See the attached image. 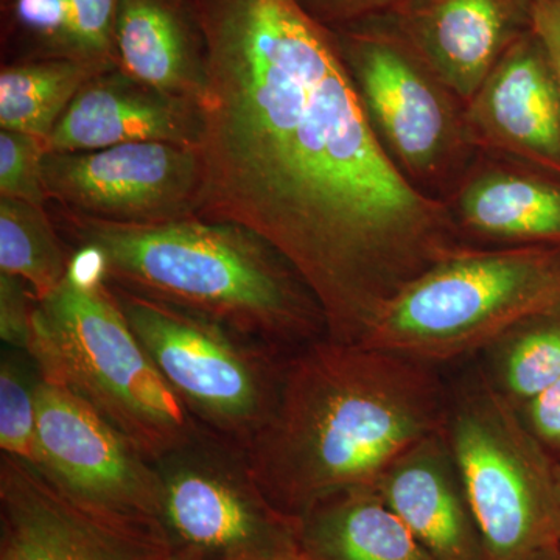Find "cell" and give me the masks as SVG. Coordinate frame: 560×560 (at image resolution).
Instances as JSON below:
<instances>
[{
  "label": "cell",
  "instance_id": "6da1fadb",
  "mask_svg": "<svg viewBox=\"0 0 560 560\" xmlns=\"http://www.w3.org/2000/svg\"><path fill=\"white\" fill-rule=\"evenodd\" d=\"M205 86L198 215L270 243L355 345L405 285L466 245L375 138L329 28L296 0H189Z\"/></svg>",
  "mask_w": 560,
  "mask_h": 560
},
{
  "label": "cell",
  "instance_id": "7a4b0ae2",
  "mask_svg": "<svg viewBox=\"0 0 560 560\" xmlns=\"http://www.w3.org/2000/svg\"><path fill=\"white\" fill-rule=\"evenodd\" d=\"M447 400L431 364L320 338L287 360L275 410L246 463L265 495L301 518L374 486L394 460L441 433Z\"/></svg>",
  "mask_w": 560,
  "mask_h": 560
},
{
  "label": "cell",
  "instance_id": "3957f363",
  "mask_svg": "<svg viewBox=\"0 0 560 560\" xmlns=\"http://www.w3.org/2000/svg\"><path fill=\"white\" fill-rule=\"evenodd\" d=\"M79 248L101 257L110 287L164 302L293 355L327 337L318 301L296 270L238 224L194 215L119 224L66 212Z\"/></svg>",
  "mask_w": 560,
  "mask_h": 560
},
{
  "label": "cell",
  "instance_id": "277c9868",
  "mask_svg": "<svg viewBox=\"0 0 560 560\" xmlns=\"http://www.w3.org/2000/svg\"><path fill=\"white\" fill-rule=\"evenodd\" d=\"M27 352L40 377L75 393L153 463L201 433L125 318L95 250L77 248L65 280L35 302Z\"/></svg>",
  "mask_w": 560,
  "mask_h": 560
},
{
  "label": "cell",
  "instance_id": "5b68a950",
  "mask_svg": "<svg viewBox=\"0 0 560 560\" xmlns=\"http://www.w3.org/2000/svg\"><path fill=\"white\" fill-rule=\"evenodd\" d=\"M560 307V245H463L382 308L360 345L436 364Z\"/></svg>",
  "mask_w": 560,
  "mask_h": 560
},
{
  "label": "cell",
  "instance_id": "8992f818",
  "mask_svg": "<svg viewBox=\"0 0 560 560\" xmlns=\"http://www.w3.org/2000/svg\"><path fill=\"white\" fill-rule=\"evenodd\" d=\"M444 436L486 560H534L560 548L555 455L485 374L448 397Z\"/></svg>",
  "mask_w": 560,
  "mask_h": 560
},
{
  "label": "cell",
  "instance_id": "52a82bcc",
  "mask_svg": "<svg viewBox=\"0 0 560 560\" xmlns=\"http://www.w3.org/2000/svg\"><path fill=\"white\" fill-rule=\"evenodd\" d=\"M330 32L382 149L412 187L444 201L478 154L466 105L385 14Z\"/></svg>",
  "mask_w": 560,
  "mask_h": 560
},
{
  "label": "cell",
  "instance_id": "ba28073f",
  "mask_svg": "<svg viewBox=\"0 0 560 560\" xmlns=\"http://www.w3.org/2000/svg\"><path fill=\"white\" fill-rule=\"evenodd\" d=\"M109 289L198 430L248 451L271 418L289 357L173 305Z\"/></svg>",
  "mask_w": 560,
  "mask_h": 560
},
{
  "label": "cell",
  "instance_id": "9c48e42d",
  "mask_svg": "<svg viewBox=\"0 0 560 560\" xmlns=\"http://www.w3.org/2000/svg\"><path fill=\"white\" fill-rule=\"evenodd\" d=\"M160 537L173 560H296L301 518L254 480L245 452L198 434L156 460Z\"/></svg>",
  "mask_w": 560,
  "mask_h": 560
},
{
  "label": "cell",
  "instance_id": "30bf717a",
  "mask_svg": "<svg viewBox=\"0 0 560 560\" xmlns=\"http://www.w3.org/2000/svg\"><path fill=\"white\" fill-rule=\"evenodd\" d=\"M36 420V469L51 485L106 521L162 544L161 478L153 460L61 383L39 377Z\"/></svg>",
  "mask_w": 560,
  "mask_h": 560
},
{
  "label": "cell",
  "instance_id": "8fae6325",
  "mask_svg": "<svg viewBox=\"0 0 560 560\" xmlns=\"http://www.w3.org/2000/svg\"><path fill=\"white\" fill-rule=\"evenodd\" d=\"M50 200L68 212L119 224L198 215L202 162L195 147L139 142L44 156Z\"/></svg>",
  "mask_w": 560,
  "mask_h": 560
},
{
  "label": "cell",
  "instance_id": "7c38bea8",
  "mask_svg": "<svg viewBox=\"0 0 560 560\" xmlns=\"http://www.w3.org/2000/svg\"><path fill=\"white\" fill-rule=\"evenodd\" d=\"M156 537L81 506L32 464L0 456V560H167Z\"/></svg>",
  "mask_w": 560,
  "mask_h": 560
},
{
  "label": "cell",
  "instance_id": "4fadbf2b",
  "mask_svg": "<svg viewBox=\"0 0 560 560\" xmlns=\"http://www.w3.org/2000/svg\"><path fill=\"white\" fill-rule=\"evenodd\" d=\"M478 151L560 178V90L533 31L512 44L466 105Z\"/></svg>",
  "mask_w": 560,
  "mask_h": 560
},
{
  "label": "cell",
  "instance_id": "5bb4252c",
  "mask_svg": "<svg viewBox=\"0 0 560 560\" xmlns=\"http://www.w3.org/2000/svg\"><path fill=\"white\" fill-rule=\"evenodd\" d=\"M534 0H404L385 16L464 105L515 40Z\"/></svg>",
  "mask_w": 560,
  "mask_h": 560
},
{
  "label": "cell",
  "instance_id": "9a60e30c",
  "mask_svg": "<svg viewBox=\"0 0 560 560\" xmlns=\"http://www.w3.org/2000/svg\"><path fill=\"white\" fill-rule=\"evenodd\" d=\"M442 202L466 245H560V178L510 158L478 151Z\"/></svg>",
  "mask_w": 560,
  "mask_h": 560
},
{
  "label": "cell",
  "instance_id": "2e32d148",
  "mask_svg": "<svg viewBox=\"0 0 560 560\" xmlns=\"http://www.w3.org/2000/svg\"><path fill=\"white\" fill-rule=\"evenodd\" d=\"M139 142L200 149V109L197 103L150 90L116 68L77 94L46 140V150L79 153Z\"/></svg>",
  "mask_w": 560,
  "mask_h": 560
},
{
  "label": "cell",
  "instance_id": "e0dca14e",
  "mask_svg": "<svg viewBox=\"0 0 560 560\" xmlns=\"http://www.w3.org/2000/svg\"><path fill=\"white\" fill-rule=\"evenodd\" d=\"M374 488L434 560H486L444 430L394 460Z\"/></svg>",
  "mask_w": 560,
  "mask_h": 560
},
{
  "label": "cell",
  "instance_id": "ac0fdd59",
  "mask_svg": "<svg viewBox=\"0 0 560 560\" xmlns=\"http://www.w3.org/2000/svg\"><path fill=\"white\" fill-rule=\"evenodd\" d=\"M114 55L117 69L143 86L200 102L205 51L189 0H119Z\"/></svg>",
  "mask_w": 560,
  "mask_h": 560
},
{
  "label": "cell",
  "instance_id": "d6986e66",
  "mask_svg": "<svg viewBox=\"0 0 560 560\" xmlns=\"http://www.w3.org/2000/svg\"><path fill=\"white\" fill-rule=\"evenodd\" d=\"M301 541L312 560H434L374 486L302 515Z\"/></svg>",
  "mask_w": 560,
  "mask_h": 560
},
{
  "label": "cell",
  "instance_id": "ffe728a7",
  "mask_svg": "<svg viewBox=\"0 0 560 560\" xmlns=\"http://www.w3.org/2000/svg\"><path fill=\"white\" fill-rule=\"evenodd\" d=\"M75 58L46 57L3 68L0 73V128L46 142L77 94L106 70Z\"/></svg>",
  "mask_w": 560,
  "mask_h": 560
},
{
  "label": "cell",
  "instance_id": "44dd1931",
  "mask_svg": "<svg viewBox=\"0 0 560 560\" xmlns=\"http://www.w3.org/2000/svg\"><path fill=\"white\" fill-rule=\"evenodd\" d=\"M490 385L521 408L560 381V307L518 324L490 346Z\"/></svg>",
  "mask_w": 560,
  "mask_h": 560
},
{
  "label": "cell",
  "instance_id": "7402d4cb",
  "mask_svg": "<svg viewBox=\"0 0 560 560\" xmlns=\"http://www.w3.org/2000/svg\"><path fill=\"white\" fill-rule=\"evenodd\" d=\"M70 259L46 209L0 197V272L20 278L43 301L68 276Z\"/></svg>",
  "mask_w": 560,
  "mask_h": 560
},
{
  "label": "cell",
  "instance_id": "603a6c76",
  "mask_svg": "<svg viewBox=\"0 0 560 560\" xmlns=\"http://www.w3.org/2000/svg\"><path fill=\"white\" fill-rule=\"evenodd\" d=\"M39 371L27 350L7 348L0 361V451L39 464L36 388Z\"/></svg>",
  "mask_w": 560,
  "mask_h": 560
},
{
  "label": "cell",
  "instance_id": "cb8c5ba5",
  "mask_svg": "<svg viewBox=\"0 0 560 560\" xmlns=\"http://www.w3.org/2000/svg\"><path fill=\"white\" fill-rule=\"evenodd\" d=\"M46 142L22 132H0V197L31 202L44 208L47 200L44 183Z\"/></svg>",
  "mask_w": 560,
  "mask_h": 560
},
{
  "label": "cell",
  "instance_id": "d4e9b609",
  "mask_svg": "<svg viewBox=\"0 0 560 560\" xmlns=\"http://www.w3.org/2000/svg\"><path fill=\"white\" fill-rule=\"evenodd\" d=\"M35 302L20 278L0 272V337L7 348L27 350Z\"/></svg>",
  "mask_w": 560,
  "mask_h": 560
},
{
  "label": "cell",
  "instance_id": "484cf974",
  "mask_svg": "<svg viewBox=\"0 0 560 560\" xmlns=\"http://www.w3.org/2000/svg\"><path fill=\"white\" fill-rule=\"evenodd\" d=\"M296 2L308 16L329 31H334L342 25L389 13L404 0H296Z\"/></svg>",
  "mask_w": 560,
  "mask_h": 560
},
{
  "label": "cell",
  "instance_id": "4316f807",
  "mask_svg": "<svg viewBox=\"0 0 560 560\" xmlns=\"http://www.w3.org/2000/svg\"><path fill=\"white\" fill-rule=\"evenodd\" d=\"M530 433L552 455L560 453V381L518 408Z\"/></svg>",
  "mask_w": 560,
  "mask_h": 560
},
{
  "label": "cell",
  "instance_id": "83f0119b",
  "mask_svg": "<svg viewBox=\"0 0 560 560\" xmlns=\"http://www.w3.org/2000/svg\"><path fill=\"white\" fill-rule=\"evenodd\" d=\"M530 31L544 47L560 90V0H534Z\"/></svg>",
  "mask_w": 560,
  "mask_h": 560
},
{
  "label": "cell",
  "instance_id": "f1b7e54d",
  "mask_svg": "<svg viewBox=\"0 0 560 560\" xmlns=\"http://www.w3.org/2000/svg\"><path fill=\"white\" fill-rule=\"evenodd\" d=\"M534 560H560V548H558V550L545 552V555H541L539 558Z\"/></svg>",
  "mask_w": 560,
  "mask_h": 560
},
{
  "label": "cell",
  "instance_id": "f546056e",
  "mask_svg": "<svg viewBox=\"0 0 560 560\" xmlns=\"http://www.w3.org/2000/svg\"><path fill=\"white\" fill-rule=\"evenodd\" d=\"M556 459V477H558L559 499H560V453L555 455Z\"/></svg>",
  "mask_w": 560,
  "mask_h": 560
},
{
  "label": "cell",
  "instance_id": "4dcf8cb0",
  "mask_svg": "<svg viewBox=\"0 0 560 560\" xmlns=\"http://www.w3.org/2000/svg\"><path fill=\"white\" fill-rule=\"evenodd\" d=\"M167 560H173V559L167 558ZM296 560H312V559H311V558H308V556H307V555H304V556H301V558H300V559H296Z\"/></svg>",
  "mask_w": 560,
  "mask_h": 560
}]
</instances>
